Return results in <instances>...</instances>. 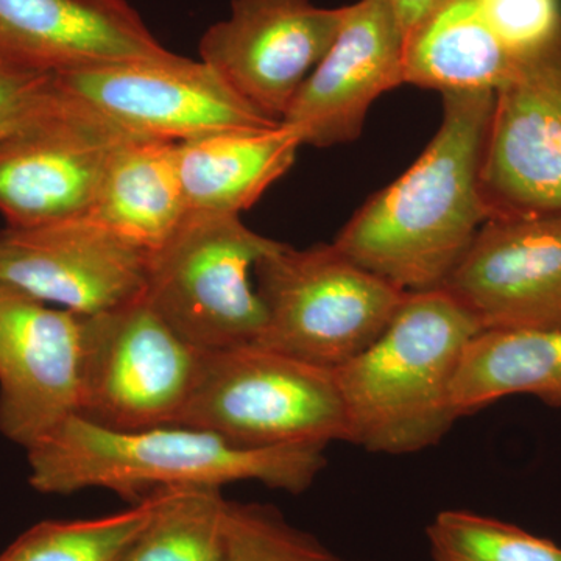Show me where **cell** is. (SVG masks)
<instances>
[{"label":"cell","instance_id":"cell-8","mask_svg":"<svg viewBox=\"0 0 561 561\" xmlns=\"http://www.w3.org/2000/svg\"><path fill=\"white\" fill-rule=\"evenodd\" d=\"M57 87L46 108L0 140V214L9 228L87 217L114 154L135 136Z\"/></svg>","mask_w":561,"mask_h":561},{"label":"cell","instance_id":"cell-17","mask_svg":"<svg viewBox=\"0 0 561 561\" xmlns=\"http://www.w3.org/2000/svg\"><path fill=\"white\" fill-rule=\"evenodd\" d=\"M301 147L300 136L284 124L176 144L187 210L241 216L290 171Z\"/></svg>","mask_w":561,"mask_h":561},{"label":"cell","instance_id":"cell-28","mask_svg":"<svg viewBox=\"0 0 561 561\" xmlns=\"http://www.w3.org/2000/svg\"><path fill=\"white\" fill-rule=\"evenodd\" d=\"M435 561H445V560H438V559H434Z\"/></svg>","mask_w":561,"mask_h":561},{"label":"cell","instance_id":"cell-26","mask_svg":"<svg viewBox=\"0 0 561 561\" xmlns=\"http://www.w3.org/2000/svg\"><path fill=\"white\" fill-rule=\"evenodd\" d=\"M57 91L54 73L0 57V140L46 108Z\"/></svg>","mask_w":561,"mask_h":561},{"label":"cell","instance_id":"cell-24","mask_svg":"<svg viewBox=\"0 0 561 561\" xmlns=\"http://www.w3.org/2000/svg\"><path fill=\"white\" fill-rule=\"evenodd\" d=\"M221 561H339L311 535L262 505L231 502Z\"/></svg>","mask_w":561,"mask_h":561},{"label":"cell","instance_id":"cell-15","mask_svg":"<svg viewBox=\"0 0 561 561\" xmlns=\"http://www.w3.org/2000/svg\"><path fill=\"white\" fill-rule=\"evenodd\" d=\"M404 57L405 32L389 0L345 7L334 43L280 124L319 149L359 138L373 103L405 84Z\"/></svg>","mask_w":561,"mask_h":561},{"label":"cell","instance_id":"cell-20","mask_svg":"<svg viewBox=\"0 0 561 561\" xmlns=\"http://www.w3.org/2000/svg\"><path fill=\"white\" fill-rule=\"evenodd\" d=\"M512 394L561 405V330H483L471 339L454 379L457 412Z\"/></svg>","mask_w":561,"mask_h":561},{"label":"cell","instance_id":"cell-3","mask_svg":"<svg viewBox=\"0 0 561 561\" xmlns=\"http://www.w3.org/2000/svg\"><path fill=\"white\" fill-rule=\"evenodd\" d=\"M481 323L443 289L412 291L382 334L335 368L348 442L371 453L437 445L460 419L454 379Z\"/></svg>","mask_w":561,"mask_h":561},{"label":"cell","instance_id":"cell-25","mask_svg":"<svg viewBox=\"0 0 561 561\" xmlns=\"http://www.w3.org/2000/svg\"><path fill=\"white\" fill-rule=\"evenodd\" d=\"M502 49L524 65L561 51V0H471Z\"/></svg>","mask_w":561,"mask_h":561},{"label":"cell","instance_id":"cell-7","mask_svg":"<svg viewBox=\"0 0 561 561\" xmlns=\"http://www.w3.org/2000/svg\"><path fill=\"white\" fill-rule=\"evenodd\" d=\"M202 353L146 298L83 316L79 416L122 432L179 426L197 382Z\"/></svg>","mask_w":561,"mask_h":561},{"label":"cell","instance_id":"cell-21","mask_svg":"<svg viewBox=\"0 0 561 561\" xmlns=\"http://www.w3.org/2000/svg\"><path fill=\"white\" fill-rule=\"evenodd\" d=\"M230 507L217 486L161 490L153 518L121 561H221Z\"/></svg>","mask_w":561,"mask_h":561},{"label":"cell","instance_id":"cell-2","mask_svg":"<svg viewBox=\"0 0 561 561\" xmlns=\"http://www.w3.org/2000/svg\"><path fill=\"white\" fill-rule=\"evenodd\" d=\"M323 445L247 448L190 426L111 431L76 415L27 449L31 485L44 494L113 491L140 502L157 491L256 481L301 493L327 465Z\"/></svg>","mask_w":561,"mask_h":561},{"label":"cell","instance_id":"cell-12","mask_svg":"<svg viewBox=\"0 0 561 561\" xmlns=\"http://www.w3.org/2000/svg\"><path fill=\"white\" fill-rule=\"evenodd\" d=\"M83 316L0 286V432L27 451L79 415Z\"/></svg>","mask_w":561,"mask_h":561},{"label":"cell","instance_id":"cell-14","mask_svg":"<svg viewBox=\"0 0 561 561\" xmlns=\"http://www.w3.org/2000/svg\"><path fill=\"white\" fill-rule=\"evenodd\" d=\"M481 179L491 217L561 214V51L494 91Z\"/></svg>","mask_w":561,"mask_h":561},{"label":"cell","instance_id":"cell-5","mask_svg":"<svg viewBox=\"0 0 561 561\" xmlns=\"http://www.w3.org/2000/svg\"><path fill=\"white\" fill-rule=\"evenodd\" d=\"M254 284L265 309L257 343L332 370L367 350L408 297L334 243H279L257 262Z\"/></svg>","mask_w":561,"mask_h":561},{"label":"cell","instance_id":"cell-27","mask_svg":"<svg viewBox=\"0 0 561 561\" xmlns=\"http://www.w3.org/2000/svg\"><path fill=\"white\" fill-rule=\"evenodd\" d=\"M400 20L402 28L408 38L409 32H412L431 11L437 9L443 0H389Z\"/></svg>","mask_w":561,"mask_h":561},{"label":"cell","instance_id":"cell-6","mask_svg":"<svg viewBox=\"0 0 561 561\" xmlns=\"http://www.w3.org/2000/svg\"><path fill=\"white\" fill-rule=\"evenodd\" d=\"M279 243L250 230L241 216L192 210L150 254L144 298L195 348L257 343L265 309L254 267Z\"/></svg>","mask_w":561,"mask_h":561},{"label":"cell","instance_id":"cell-9","mask_svg":"<svg viewBox=\"0 0 561 561\" xmlns=\"http://www.w3.org/2000/svg\"><path fill=\"white\" fill-rule=\"evenodd\" d=\"M62 90L140 138L186 142L279 125L243 101L202 60L172 57L55 76Z\"/></svg>","mask_w":561,"mask_h":561},{"label":"cell","instance_id":"cell-19","mask_svg":"<svg viewBox=\"0 0 561 561\" xmlns=\"http://www.w3.org/2000/svg\"><path fill=\"white\" fill-rule=\"evenodd\" d=\"M519 66L471 0H443L405 38V84L423 90L496 91Z\"/></svg>","mask_w":561,"mask_h":561},{"label":"cell","instance_id":"cell-4","mask_svg":"<svg viewBox=\"0 0 561 561\" xmlns=\"http://www.w3.org/2000/svg\"><path fill=\"white\" fill-rule=\"evenodd\" d=\"M179 426L247 448L348 442L335 370L260 343L203 351Z\"/></svg>","mask_w":561,"mask_h":561},{"label":"cell","instance_id":"cell-16","mask_svg":"<svg viewBox=\"0 0 561 561\" xmlns=\"http://www.w3.org/2000/svg\"><path fill=\"white\" fill-rule=\"evenodd\" d=\"M172 55L127 0H0V57L25 68L58 76Z\"/></svg>","mask_w":561,"mask_h":561},{"label":"cell","instance_id":"cell-23","mask_svg":"<svg viewBox=\"0 0 561 561\" xmlns=\"http://www.w3.org/2000/svg\"><path fill=\"white\" fill-rule=\"evenodd\" d=\"M434 559L445 561H561L556 542L465 511L438 513L427 527Z\"/></svg>","mask_w":561,"mask_h":561},{"label":"cell","instance_id":"cell-10","mask_svg":"<svg viewBox=\"0 0 561 561\" xmlns=\"http://www.w3.org/2000/svg\"><path fill=\"white\" fill-rule=\"evenodd\" d=\"M345 7L312 0H232L203 33L201 60L268 119L283 121L301 84L330 50Z\"/></svg>","mask_w":561,"mask_h":561},{"label":"cell","instance_id":"cell-18","mask_svg":"<svg viewBox=\"0 0 561 561\" xmlns=\"http://www.w3.org/2000/svg\"><path fill=\"white\" fill-rule=\"evenodd\" d=\"M187 213L176 144L130 136L114 154L87 217L151 254Z\"/></svg>","mask_w":561,"mask_h":561},{"label":"cell","instance_id":"cell-1","mask_svg":"<svg viewBox=\"0 0 561 561\" xmlns=\"http://www.w3.org/2000/svg\"><path fill=\"white\" fill-rule=\"evenodd\" d=\"M430 146L400 179L365 203L335 236L351 261L398 289H440L482 225V191L494 91L446 92Z\"/></svg>","mask_w":561,"mask_h":561},{"label":"cell","instance_id":"cell-29","mask_svg":"<svg viewBox=\"0 0 561 561\" xmlns=\"http://www.w3.org/2000/svg\"><path fill=\"white\" fill-rule=\"evenodd\" d=\"M339 561H342V560H339Z\"/></svg>","mask_w":561,"mask_h":561},{"label":"cell","instance_id":"cell-22","mask_svg":"<svg viewBox=\"0 0 561 561\" xmlns=\"http://www.w3.org/2000/svg\"><path fill=\"white\" fill-rule=\"evenodd\" d=\"M160 500L157 491L114 515L36 524L11 542L0 561H121L153 518Z\"/></svg>","mask_w":561,"mask_h":561},{"label":"cell","instance_id":"cell-11","mask_svg":"<svg viewBox=\"0 0 561 561\" xmlns=\"http://www.w3.org/2000/svg\"><path fill=\"white\" fill-rule=\"evenodd\" d=\"M150 254L79 217L0 231V286L80 316L146 295Z\"/></svg>","mask_w":561,"mask_h":561},{"label":"cell","instance_id":"cell-13","mask_svg":"<svg viewBox=\"0 0 561 561\" xmlns=\"http://www.w3.org/2000/svg\"><path fill=\"white\" fill-rule=\"evenodd\" d=\"M440 289L482 330H561V214L491 217Z\"/></svg>","mask_w":561,"mask_h":561}]
</instances>
